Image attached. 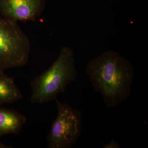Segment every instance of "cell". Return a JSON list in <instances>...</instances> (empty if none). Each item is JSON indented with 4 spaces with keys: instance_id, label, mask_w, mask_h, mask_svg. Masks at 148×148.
Instances as JSON below:
<instances>
[{
    "instance_id": "1",
    "label": "cell",
    "mask_w": 148,
    "mask_h": 148,
    "mask_svg": "<svg viewBox=\"0 0 148 148\" xmlns=\"http://www.w3.org/2000/svg\"><path fill=\"white\" fill-rule=\"evenodd\" d=\"M86 73L109 108L117 107L130 96L134 69L131 63L118 52L108 51L93 58L87 64Z\"/></svg>"
},
{
    "instance_id": "2",
    "label": "cell",
    "mask_w": 148,
    "mask_h": 148,
    "mask_svg": "<svg viewBox=\"0 0 148 148\" xmlns=\"http://www.w3.org/2000/svg\"><path fill=\"white\" fill-rule=\"evenodd\" d=\"M77 76L73 51L71 48L64 47L52 65L31 82L30 102L40 104L53 101L65 92Z\"/></svg>"
},
{
    "instance_id": "3",
    "label": "cell",
    "mask_w": 148,
    "mask_h": 148,
    "mask_svg": "<svg viewBox=\"0 0 148 148\" xmlns=\"http://www.w3.org/2000/svg\"><path fill=\"white\" fill-rule=\"evenodd\" d=\"M31 49L29 38L17 22L0 15V71L25 66Z\"/></svg>"
},
{
    "instance_id": "4",
    "label": "cell",
    "mask_w": 148,
    "mask_h": 148,
    "mask_svg": "<svg viewBox=\"0 0 148 148\" xmlns=\"http://www.w3.org/2000/svg\"><path fill=\"white\" fill-rule=\"evenodd\" d=\"M57 115L47 138L49 148H71L81 135L82 115L80 111L56 98Z\"/></svg>"
},
{
    "instance_id": "5",
    "label": "cell",
    "mask_w": 148,
    "mask_h": 148,
    "mask_svg": "<svg viewBox=\"0 0 148 148\" xmlns=\"http://www.w3.org/2000/svg\"><path fill=\"white\" fill-rule=\"evenodd\" d=\"M45 0H0V14L10 21H35L41 14Z\"/></svg>"
},
{
    "instance_id": "6",
    "label": "cell",
    "mask_w": 148,
    "mask_h": 148,
    "mask_svg": "<svg viewBox=\"0 0 148 148\" xmlns=\"http://www.w3.org/2000/svg\"><path fill=\"white\" fill-rule=\"evenodd\" d=\"M27 120L25 116L14 109L0 108V138L18 134Z\"/></svg>"
},
{
    "instance_id": "7",
    "label": "cell",
    "mask_w": 148,
    "mask_h": 148,
    "mask_svg": "<svg viewBox=\"0 0 148 148\" xmlns=\"http://www.w3.org/2000/svg\"><path fill=\"white\" fill-rule=\"evenodd\" d=\"M24 98L14 78L9 76L4 71H0V106L12 104Z\"/></svg>"
},
{
    "instance_id": "8",
    "label": "cell",
    "mask_w": 148,
    "mask_h": 148,
    "mask_svg": "<svg viewBox=\"0 0 148 148\" xmlns=\"http://www.w3.org/2000/svg\"><path fill=\"white\" fill-rule=\"evenodd\" d=\"M104 148H120L121 146L119 143L114 140H112L109 143L103 147Z\"/></svg>"
},
{
    "instance_id": "9",
    "label": "cell",
    "mask_w": 148,
    "mask_h": 148,
    "mask_svg": "<svg viewBox=\"0 0 148 148\" xmlns=\"http://www.w3.org/2000/svg\"><path fill=\"white\" fill-rule=\"evenodd\" d=\"M12 147L11 146L6 145L5 144H4L0 140V148H12Z\"/></svg>"
}]
</instances>
